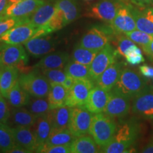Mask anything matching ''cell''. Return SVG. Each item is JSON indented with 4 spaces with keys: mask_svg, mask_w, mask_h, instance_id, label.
<instances>
[{
    "mask_svg": "<svg viewBox=\"0 0 153 153\" xmlns=\"http://www.w3.org/2000/svg\"><path fill=\"white\" fill-rule=\"evenodd\" d=\"M124 57L127 62L131 65H138L145 61V58L143 56L142 51L137 45L129 50Z\"/></svg>",
    "mask_w": 153,
    "mask_h": 153,
    "instance_id": "40",
    "label": "cell"
},
{
    "mask_svg": "<svg viewBox=\"0 0 153 153\" xmlns=\"http://www.w3.org/2000/svg\"><path fill=\"white\" fill-rule=\"evenodd\" d=\"M26 51L22 44L7 45L3 48L0 52V68L14 66L20 70L28 62V56Z\"/></svg>",
    "mask_w": 153,
    "mask_h": 153,
    "instance_id": "8",
    "label": "cell"
},
{
    "mask_svg": "<svg viewBox=\"0 0 153 153\" xmlns=\"http://www.w3.org/2000/svg\"><path fill=\"white\" fill-rule=\"evenodd\" d=\"M36 152L42 153H72L70 145H48L44 144L38 147Z\"/></svg>",
    "mask_w": 153,
    "mask_h": 153,
    "instance_id": "42",
    "label": "cell"
},
{
    "mask_svg": "<svg viewBox=\"0 0 153 153\" xmlns=\"http://www.w3.org/2000/svg\"><path fill=\"white\" fill-rule=\"evenodd\" d=\"M128 4L126 0H100L86 12L85 16L111 23L120 7Z\"/></svg>",
    "mask_w": 153,
    "mask_h": 153,
    "instance_id": "5",
    "label": "cell"
},
{
    "mask_svg": "<svg viewBox=\"0 0 153 153\" xmlns=\"http://www.w3.org/2000/svg\"><path fill=\"white\" fill-rule=\"evenodd\" d=\"M132 112L145 119L153 120V85H147L134 97Z\"/></svg>",
    "mask_w": 153,
    "mask_h": 153,
    "instance_id": "7",
    "label": "cell"
},
{
    "mask_svg": "<svg viewBox=\"0 0 153 153\" xmlns=\"http://www.w3.org/2000/svg\"><path fill=\"white\" fill-rule=\"evenodd\" d=\"M26 51L32 56H45L55 51V43L50 36H39L28 40L24 44Z\"/></svg>",
    "mask_w": 153,
    "mask_h": 153,
    "instance_id": "17",
    "label": "cell"
},
{
    "mask_svg": "<svg viewBox=\"0 0 153 153\" xmlns=\"http://www.w3.org/2000/svg\"><path fill=\"white\" fill-rule=\"evenodd\" d=\"M130 9L135 19L137 30L153 36V8L147 6H133Z\"/></svg>",
    "mask_w": 153,
    "mask_h": 153,
    "instance_id": "16",
    "label": "cell"
},
{
    "mask_svg": "<svg viewBox=\"0 0 153 153\" xmlns=\"http://www.w3.org/2000/svg\"><path fill=\"white\" fill-rule=\"evenodd\" d=\"M9 4V0H0V17L3 16L4 13Z\"/></svg>",
    "mask_w": 153,
    "mask_h": 153,
    "instance_id": "48",
    "label": "cell"
},
{
    "mask_svg": "<svg viewBox=\"0 0 153 153\" xmlns=\"http://www.w3.org/2000/svg\"><path fill=\"white\" fill-rule=\"evenodd\" d=\"M55 7L62 13L65 26L74 22L79 15V8L76 0H56Z\"/></svg>",
    "mask_w": 153,
    "mask_h": 153,
    "instance_id": "25",
    "label": "cell"
},
{
    "mask_svg": "<svg viewBox=\"0 0 153 153\" xmlns=\"http://www.w3.org/2000/svg\"><path fill=\"white\" fill-rule=\"evenodd\" d=\"M1 96H2V95H1V89H0V97H1Z\"/></svg>",
    "mask_w": 153,
    "mask_h": 153,
    "instance_id": "53",
    "label": "cell"
},
{
    "mask_svg": "<svg viewBox=\"0 0 153 153\" xmlns=\"http://www.w3.org/2000/svg\"><path fill=\"white\" fill-rule=\"evenodd\" d=\"M51 86L47 98L51 109L65 106L68 94V91L66 88L61 84L51 83Z\"/></svg>",
    "mask_w": 153,
    "mask_h": 153,
    "instance_id": "29",
    "label": "cell"
},
{
    "mask_svg": "<svg viewBox=\"0 0 153 153\" xmlns=\"http://www.w3.org/2000/svg\"><path fill=\"white\" fill-rule=\"evenodd\" d=\"M152 3H153V0H152Z\"/></svg>",
    "mask_w": 153,
    "mask_h": 153,
    "instance_id": "55",
    "label": "cell"
},
{
    "mask_svg": "<svg viewBox=\"0 0 153 153\" xmlns=\"http://www.w3.org/2000/svg\"><path fill=\"white\" fill-rule=\"evenodd\" d=\"M29 20V19H18L14 18H7L5 16L0 17V37L10 28L14 27L16 25L23 24Z\"/></svg>",
    "mask_w": 153,
    "mask_h": 153,
    "instance_id": "41",
    "label": "cell"
},
{
    "mask_svg": "<svg viewBox=\"0 0 153 153\" xmlns=\"http://www.w3.org/2000/svg\"><path fill=\"white\" fill-rule=\"evenodd\" d=\"M55 11L56 7L55 4L45 2L29 17L28 22L36 28L43 27L49 22Z\"/></svg>",
    "mask_w": 153,
    "mask_h": 153,
    "instance_id": "24",
    "label": "cell"
},
{
    "mask_svg": "<svg viewBox=\"0 0 153 153\" xmlns=\"http://www.w3.org/2000/svg\"><path fill=\"white\" fill-rule=\"evenodd\" d=\"M10 118L16 126L32 128L38 117L27 108L22 107H14L11 111Z\"/></svg>",
    "mask_w": 153,
    "mask_h": 153,
    "instance_id": "26",
    "label": "cell"
},
{
    "mask_svg": "<svg viewBox=\"0 0 153 153\" xmlns=\"http://www.w3.org/2000/svg\"><path fill=\"white\" fill-rule=\"evenodd\" d=\"M75 80L76 79H74V78L68 75V76L66 77L65 80V82H63L62 85L64 86V87L67 89V90L69 91L70 89H72V87H73L74 82H75Z\"/></svg>",
    "mask_w": 153,
    "mask_h": 153,
    "instance_id": "45",
    "label": "cell"
},
{
    "mask_svg": "<svg viewBox=\"0 0 153 153\" xmlns=\"http://www.w3.org/2000/svg\"><path fill=\"white\" fill-rule=\"evenodd\" d=\"M94 115L82 107L72 108L68 129L75 135L79 137L89 133V129Z\"/></svg>",
    "mask_w": 153,
    "mask_h": 153,
    "instance_id": "11",
    "label": "cell"
},
{
    "mask_svg": "<svg viewBox=\"0 0 153 153\" xmlns=\"http://www.w3.org/2000/svg\"><path fill=\"white\" fill-rule=\"evenodd\" d=\"M152 84H153V78H152Z\"/></svg>",
    "mask_w": 153,
    "mask_h": 153,
    "instance_id": "54",
    "label": "cell"
},
{
    "mask_svg": "<svg viewBox=\"0 0 153 153\" xmlns=\"http://www.w3.org/2000/svg\"><path fill=\"white\" fill-rule=\"evenodd\" d=\"M7 99L11 106L13 107H22L27 106L30 97L29 94L25 91L20 85L18 79L9 91Z\"/></svg>",
    "mask_w": 153,
    "mask_h": 153,
    "instance_id": "30",
    "label": "cell"
},
{
    "mask_svg": "<svg viewBox=\"0 0 153 153\" xmlns=\"http://www.w3.org/2000/svg\"><path fill=\"white\" fill-rule=\"evenodd\" d=\"M116 40H117V51L118 53L122 56H125L126 53L131 50L132 48L135 46V44L133 41H131L126 36H123L121 34H116Z\"/></svg>",
    "mask_w": 153,
    "mask_h": 153,
    "instance_id": "39",
    "label": "cell"
},
{
    "mask_svg": "<svg viewBox=\"0 0 153 153\" xmlns=\"http://www.w3.org/2000/svg\"><path fill=\"white\" fill-rule=\"evenodd\" d=\"M111 96V91H106L97 85L91 90L84 107L94 114L104 112Z\"/></svg>",
    "mask_w": 153,
    "mask_h": 153,
    "instance_id": "18",
    "label": "cell"
},
{
    "mask_svg": "<svg viewBox=\"0 0 153 153\" xmlns=\"http://www.w3.org/2000/svg\"><path fill=\"white\" fill-rule=\"evenodd\" d=\"M141 125L135 118H131L117 127L114 138L109 144L101 149V152H130V148L139 137Z\"/></svg>",
    "mask_w": 153,
    "mask_h": 153,
    "instance_id": "1",
    "label": "cell"
},
{
    "mask_svg": "<svg viewBox=\"0 0 153 153\" xmlns=\"http://www.w3.org/2000/svg\"><path fill=\"white\" fill-rule=\"evenodd\" d=\"M19 82L23 89L33 97H48L51 87L49 80L38 70L21 74Z\"/></svg>",
    "mask_w": 153,
    "mask_h": 153,
    "instance_id": "4",
    "label": "cell"
},
{
    "mask_svg": "<svg viewBox=\"0 0 153 153\" xmlns=\"http://www.w3.org/2000/svg\"><path fill=\"white\" fill-rule=\"evenodd\" d=\"M15 145L16 142L12 128L6 123H0V150L9 152Z\"/></svg>",
    "mask_w": 153,
    "mask_h": 153,
    "instance_id": "34",
    "label": "cell"
},
{
    "mask_svg": "<svg viewBox=\"0 0 153 153\" xmlns=\"http://www.w3.org/2000/svg\"><path fill=\"white\" fill-rule=\"evenodd\" d=\"M72 153H97L101 152V148L92 137L85 135L77 137L70 145Z\"/></svg>",
    "mask_w": 153,
    "mask_h": 153,
    "instance_id": "28",
    "label": "cell"
},
{
    "mask_svg": "<svg viewBox=\"0 0 153 153\" xmlns=\"http://www.w3.org/2000/svg\"><path fill=\"white\" fill-rule=\"evenodd\" d=\"M84 1H91V0H84Z\"/></svg>",
    "mask_w": 153,
    "mask_h": 153,
    "instance_id": "52",
    "label": "cell"
},
{
    "mask_svg": "<svg viewBox=\"0 0 153 153\" xmlns=\"http://www.w3.org/2000/svg\"><path fill=\"white\" fill-rule=\"evenodd\" d=\"M42 73L49 80L51 83L61 84L62 85L68 74L62 68L59 69H44L42 70Z\"/></svg>",
    "mask_w": 153,
    "mask_h": 153,
    "instance_id": "36",
    "label": "cell"
},
{
    "mask_svg": "<svg viewBox=\"0 0 153 153\" xmlns=\"http://www.w3.org/2000/svg\"><path fill=\"white\" fill-rule=\"evenodd\" d=\"M27 106L28 110L38 118L47 116L51 110L48 99L46 97H34L33 99H30Z\"/></svg>",
    "mask_w": 153,
    "mask_h": 153,
    "instance_id": "35",
    "label": "cell"
},
{
    "mask_svg": "<svg viewBox=\"0 0 153 153\" xmlns=\"http://www.w3.org/2000/svg\"><path fill=\"white\" fill-rule=\"evenodd\" d=\"M131 1L137 6H148L152 3V0H131Z\"/></svg>",
    "mask_w": 153,
    "mask_h": 153,
    "instance_id": "49",
    "label": "cell"
},
{
    "mask_svg": "<svg viewBox=\"0 0 153 153\" xmlns=\"http://www.w3.org/2000/svg\"><path fill=\"white\" fill-rule=\"evenodd\" d=\"M129 5L130 4L122 5L114 20L110 23L111 28L116 34H125L137 28Z\"/></svg>",
    "mask_w": 153,
    "mask_h": 153,
    "instance_id": "15",
    "label": "cell"
},
{
    "mask_svg": "<svg viewBox=\"0 0 153 153\" xmlns=\"http://www.w3.org/2000/svg\"><path fill=\"white\" fill-rule=\"evenodd\" d=\"M72 108L66 105L50 111L48 116L52 124V131L68 128Z\"/></svg>",
    "mask_w": 153,
    "mask_h": 153,
    "instance_id": "23",
    "label": "cell"
},
{
    "mask_svg": "<svg viewBox=\"0 0 153 153\" xmlns=\"http://www.w3.org/2000/svg\"><path fill=\"white\" fill-rule=\"evenodd\" d=\"M69 59H70V55L67 52L58 51V52L51 53L42 57L35 67L41 70L63 69L68 62Z\"/></svg>",
    "mask_w": 153,
    "mask_h": 153,
    "instance_id": "21",
    "label": "cell"
},
{
    "mask_svg": "<svg viewBox=\"0 0 153 153\" xmlns=\"http://www.w3.org/2000/svg\"><path fill=\"white\" fill-rule=\"evenodd\" d=\"M140 73L141 75L147 78V79H150V78H153V67L150 66L148 65H143L139 67Z\"/></svg>",
    "mask_w": 153,
    "mask_h": 153,
    "instance_id": "44",
    "label": "cell"
},
{
    "mask_svg": "<svg viewBox=\"0 0 153 153\" xmlns=\"http://www.w3.org/2000/svg\"><path fill=\"white\" fill-rule=\"evenodd\" d=\"M143 49L145 54L148 55L151 60H153V39L148 45L143 48Z\"/></svg>",
    "mask_w": 153,
    "mask_h": 153,
    "instance_id": "46",
    "label": "cell"
},
{
    "mask_svg": "<svg viewBox=\"0 0 153 153\" xmlns=\"http://www.w3.org/2000/svg\"><path fill=\"white\" fill-rule=\"evenodd\" d=\"M12 130L16 145L24 147L30 152H36L38 145L33 129L28 127L16 126L12 128Z\"/></svg>",
    "mask_w": 153,
    "mask_h": 153,
    "instance_id": "20",
    "label": "cell"
},
{
    "mask_svg": "<svg viewBox=\"0 0 153 153\" xmlns=\"http://www.w3.org/2000/svg\"><path fill=\"white\" fill-rule=\"evenodd\" d=\"M33 131L35 134L38 147L45 144L52 132V124L48 114L37 118L35 124L33 126Z\"/></svg>",
    "mask_w": 153,
    "mask_h": 153,
    "instance_id": "27",
    "label": "cell"
},
{
    "mask_svg": "<svg viewBox=\"0 0 153 153\" xmlns=\"http://www.w3.org/2000/svg\"><path fill=\"white\" fill-rule=\"evenodd\" d=\"M76 137L68 128L52 131L45 144L48 145H71Z\"/></svg>",
    "mask_w": 153,
    "mask_h": 153,
    "instance_id": "31",
    "label": "cell"
},
{
    "mask_svg": "<svg viewBox=\"0 0 153 153\" xmlns=\"http://www.w3.org/2000/svg\"><path fill=\"white\" fill-rule=\"evenodd\" d=\"M118 54L117 51L110 43L99 51L89 66L91 79L94 82L98 79L99 76L116 60Z\"/></svg>",
    "mask_w": 153,
    "mask_h": 153,
    "instance_id": "10",
    "label": "cell"
},
{
    "mask_svg": "<svg viewBox=\"0 0 153 153\" xmlns=\"http://www.w3.org/2000/svg\"><path fill=\"white\" fill-rule=\"evenodd\" d=\"M147 85V78L141 75L140 72L123 68L111 91L133 99Z\"/></svg>",
    "mask_w": 153,
    "mask_h": 153,
    "instance_id": "2",
    "label": "cell"
},
{
    "mask_svg": "<svg viewBox=\"0 0 153 153\" xmlns=\"http://www.w3.org/2000/svg\"><path fill=\"white\" fill-rule=\"evenodd\" d=\"M131 107V99L111 91V96L105 107L104 113L113 119H120L129 114Z\"/></svg>",
    "mask_w": 153,
    "mask_h": 153,
    "instance_id": "14",
    "label": "cell"
},
{
    "mask_svg": "<svg viewBox=\"0 0 153 153\" xmlns=\"http://www.w3.org/2000/svg\"><path fill=\"white\" fill-rule=\"evenodd\" d=\"M123 69V63L115 60L96 80V84L105 90L111 91L116 85Z\"/></svg>",
    "mask_w": 153,
    "mask_h": 153,
    "instance_id": "19",
    "label": "cell"
},
{
    "mask_svg": "<svg viewBox=\"0 0 153 153\" xmlns=\"http://www.w3.org/2000/svg\"><path fill=\"white\" fill-rule=\"evenodd\" d=\"M99 51L90 50L83 48L78 44L74 47L72 53V60L74 62L81 63L85 65L90 66L96 55Z\"/></svg>",
    "mask_w": 153,
    "mask_h": 153,
    "instance_id": "33",
    "label": "cell"
},
{
    "mask_svg": "<svg viewBox=\"0 0 153 153\" xmlns=\"http://www.w3.org/2000/svg\"><path fill=\"white\" fill-rule=\"evenodd\" d=\"M22 1V0H9V1L10 3H14V2H16V1Z\"/></svg>",
    "mask_w": 153,
    "mask_h": 153,
    "instance_id": "51",
    "label": "cell"
},
{
    "mask_svg": "<svg viewBox=\"0 0 153 153\" xmlns=\"http://www.w3.org/2000/svg\"><path fill=\"white\" fill-rule=\"evenodd\" d=\"M9 153H30V152L24 147L16 145L14 148L9 151Z\"/></svg>",
    "mask_w": 153,
    "mask_h": 153,
    "instance_id": "47",
    "label": "cell"
},
{
    "mask_svg": "<svg viewBox=\"0 0 153 153\" xmlns=\"http://www.w3.org/2000/svg\"><path fill=\"white\" fill-rule=\"evenodd\" d=\"M142 152L144 153H153V140L148 143L144 148L143 149Z\"/></svg>",
    "mask_w": 153,
    "mask_h": 153,
    "instance_id": "50",
    "label": "cell"
},
{
    "mask_svg": "<svg viewBox=\"0 0 153 153\" xmlns=\"http://www.w3.org/2000/svg\"><path fill=\"white\" fill-rule=\"evenodd\" d=\"M44 26L47 28L50 33L62 28L65 26L64 17H63L62 13L56 8L54 15L49 21V22Z\"/></svg>",
    "mask_w": 153,
    "mask_h": 153,
    "instance_id": "38",
    "label": "cell"
},
{
    "mask_svg": "<svg viewBox=\"0 0 153 153\" xmlns=\"http://www.w3.org/2000/svg\"><path fill=\"white\" fill-rule=\"evenodd\" d=\"M11 116L8 103L2 96L0 97V123H7Z\"/></svg>",
    "mask_w": 153,
    "mask_h": 153,
    "instance_id": "43",
    "label": "cell"
},
{
    "mask_svg": "<svg viewBox=\"0 0 153 153\" xmlns=\"http://www.w3.org/2000/svg\"><path fill=\"white\" fill-rule=\"evenodd\" d=\"M38 28L34 27L26 22L10 28L0 37V42L7 45L24 44L28 40L35 38Z\"/></svg>",
    "mask_w": 153,
    "mask_h": 153,
    "instance_id": "9",
    "label": "cell"
},
{
    "mask_svg": "<svg viewBox=\"0 0 153 153\" xmlns=\"http://www.w3.org/2000/svg\"><path fill=\"white\" fill-rule=\"evenodd\" d=\"M113 33H115L111 26L107 28L95 26L82 36L79 45L87 49L101 51L109 43L113 37Z\"/></svg>",
    "mask_w": 153,
    "mask_h": 153,
    "instance_id": "6",
    "label": "cell"
},
{
    "mask_svg": "<svg viewBox=\"0 0 153 153\" xmlns=\"http://www.w3.org/2000/svg\"><path fill=\"white\" fill-rule=\"evenodd\" d=\"M125 35L134 43L142 46V48L148 45L153 39V36L139 30H134L133 31L125 33Z\"/></svg>",
    "mask_w": 153,
    "mask_h": 153,
    "instance_id": "37",
    "label": "cell"
},
{
    "mask_svg": "<svg viewBox=\"0 0 153 153\" xmlns=\"http://www.w3.org/2000/svg\"><path fill=\"white\" fill-rule=\"evenodd\" d=\"M19 70L16 67L9 66L0 70V89L2 97L7 99L9 91L18 81Z\"/></svg>",
    "mask_w": 153,
    "mask_h": 153,
    "instance_id": "22",
    "label": "cell"
},
{
    "mask_svg": "<svg viewBox=\"0 0 153 153\" xmlns=\"http://www.w3.org/2000/svg\"><path fill=\"white\" fill-rule=\"evenodd\" d=\"M45 3L44 0H22L11 3L7 7L3 16L18 19H29L37 9Z\"/></svg>",
    "mask_w": 153,
    "mask_h": 153,
    "instance_id": "13",
    "label": "cell"
},
{
    "mask_svg": "<svg viewBox=\"0 0 153 153\" xmlns=\"http://www.w3.org/2000/svg\"><path fill=\"white\" fill-rule=\"evenodd\" d=\"M116 129L117 126L113 118L99 113L93 116L89 134L101 149L111 142Z\"/></svg>",
    "mask_w": 153,
    "mask_h": 153,
    "instance_id": "3",
    "label": "cell"
},
{
    "mask_svg": "<svg viewBox=\"0 0 153 153\" xmlns=\"http://www.w3.org/2000/svg\"><path fill=\"white\" fill-rule=\"evenodd\" d=\"M94 87V81L91 79H76L73 87L68 91L66 106L70 108L85 106L89 93Z\"/></svg>",
    "mask_w": 153,
    "mask_h": 153,
    "instance_id": "12",
    "label": "cell"
},
{
    "mask_svg": "<svg viewBox=\"0 0 153 153\" xmlns=\"http://www.w3.org/2000/svg\"><path fill=\"white\" fill-rule=\"evenodd\" d=\"M64 70L68 75L72 76L75 79H91L89 66L74 62L72 60L68 61L65 66Z\"/></svg>",
    "mask_w": 153,
    "mask_h": 153,
    "instance_id": "32",
    "label": "cell"
}]
</instances>
